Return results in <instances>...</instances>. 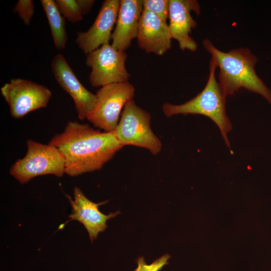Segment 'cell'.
I'll return each instance as SVG.
<instances>
[{
    "instance_id": "cell-1",
    "label": "cell",
    "mask_w": 271,
    "mask_h": 271,
    "mask_svg": "<svg viewBox=\"0 0 271 271\" xmlns=\"http://www.w3.org/2000/svg\"><path fill=\"white\" fill-rule=\"evenodd\" d=\"M48 144L63 155L65 173L71 177L101 169L123 147L113 132H102L76 121H68Z\"/></svg>"
},
{
    "instance_id": "cell-2",
    "label": "cell",
    "mask_w": 271,
    "mask_h": 271,
    "mask_svg": "<svg viewBox=\"0 0 271 271\" xmlns=\"http://www.w3.org/2000/svg\"><path fill=\"white\" fill-rule=\"evenodd\" d=\"M219 68V83L227 95H233L240 88L258 93L271 103V92L255 72L257 59L248 48H238L224 52L205 39L202 42Z\"/></svg>"
},
{
    "instance_id": "cell-3",
    "label": "cell",
    "mask_w": 271,
    "mask_h": 271,
    "mask_svg": "<svg viewBox=\"0 0 271 271\" xmlns=\"http://www.w3.org/2000/svg\"><path fill=\"white\" fill-rule=\"evenodd\" d=\"M216 68V64L211 58L209 77L203 90L195 97L182 104L174 105L169 102L164 103L163 111L167 117L179 114H192L209 117L217 125L226 145L230 150L227 134L232 129V125L226 113L227 95L215 78Z\"/></svg>"
},
{
    "instance_id": "cell-4",
    "label": "cell",
    "mask_w": 271,
    "mask_h": 271,
    "mask_svg": "<svg viewBox=\"0 0 271 271\" xmlns=\"http://www.w3.org/2000/svg\"><path fill=\"white\" fill-rule=\"evenodd\" d=\"M25 156L18 159L11 167L9 173L20 184L28 183L33 178L51 174L61 177L65 173V160L55 147L32 140L27 141Z\"/></svg>"
},
{
    "instance_id": "cell-5",
    "label": "cell",
    "mask_w": 271,
    "mask_h": 271,
    "mask_svg": "<svg viewBox=\"0 0 271 271\" xmlns=\"http://www.w3.org/2000/svg\"><path fill=\"white\" fill-rule=\"evenodd\" d=\"M151 119L149 113L138 106L133 98L130 99L125 103L117 126L112 132L123 147L132 145L145 148L156 156L162 145L151 128Z\"/></svg>"
},
{
    "instance_id": "cell-6",
    "label": "cell",
    "mask_w": 271,
    "mask_h": 271,
    "mask_svg": "<svg viewBox=\"0 0 271 271\" xmlns=\"http://www.w3.org/2000/svg\"><path fill=\"white\" fill-rule=\"evenodd\" d=\"M134 91V87L128 81L101 87L96 93L98 99L97 106L86 119L105 132L113 131L123 107L127 100L133 98Z\"/></svg>"
},
{
    "instance_id": "cell-7",
    "label": "cell",
    "mask_w": 271,
    "mask_h": 271,
    "mask_svg": "<svg viewBox=\"0 0 271 271\" xmlns=\"http://www.w3.org/2000/svg\"><path fill=\"white\" fill-rule=\"evenodd\" d=\"M127 56L124 51L117 50L109 43L87 54L85 64L91 68V85L98 87L127 81L130 75L125 67Z\"/></svg>"
},
{
    "instance_id": "cell-8",
    "label": "cell",
    "mask_w": 271,
    "mask_h": 271,
    "mask_svg": "<svg viewBox=\"0 0 271 271\" xmlns=\"http://www.w3.org/2000/svg\"><path fill=\"white\" fill-rule=\"evenodd\" d=\"M1 91L11 116L16 119L46 107L52 97L51 90L46 86L21 78L12 79L1 88Z\"/></svg>"
},
{
    "instance_id": "cell-9",
    "label": "cell",
    "mask_w": 271,
    "mask_h": 271,
    "mask_svg": "<svg viewBox=\"0 0 271 271\" xmlns=\"http://www.w3.org/2000/svg\"><path fill=\"white\" fill-rule=\"evenodd\" d=\"M51 67L57 83L73 99L79 119H86L97 106L98 99L96 94L89 91L80 83L62 54L54 57Z\"/></svg>"
},
{
    "instance_id": "cell-10",
    "label": "cell",
    "mask_w": 271,
    "mask_h": 271,
    "mask_svg": "<svg viewBox=\"0 0 271 271\" xmlns=\"http://www.w3.org/2000/svg\"><path fill=\"white\" fill-rule=\"evenodd\" d=\"M119 0H105L93 24L86 32H79L75 40L78 47L86 55L108 44L118 17Z\"/></svg>"
},
{
    "instance_id": "cell-11",
    "label": "cell",
    "mask_w": 271,
    "mask_h": 271,
    "mask_svg": "<svg viewBox=\"0 0 271 271\" xmlns=\"http://www.w3.org/2000/svg\"><path fill=\"white\" fill-rule=\"evenodd\" d=\"M193 11L200 13V6L196 0H169V29L172 39L176 40L182 51H195L197 44L190 36L197 22L191 15Z\"/></svg>"
},
{
    "instance_id": "cell-12",
    "label": "cell",
    "mask_w": 271,
    "mask_h": 271,
    "mask_svg": "<svg viewBox=\"0 0 271 271\" xmlns=\"http://www.w3.org/2000/svg\"><path fill=\"white\" fill-rule=\"evenodd\" d=\"M73 195L74 200L65 194L72 207V213L69 216L70 219L67 222L76 220L82 223L87 230L92 242L97 237L99 233L103 232L107 228V221L115 217L120 212H110L108 215L103 214L99 210L98 207L108 201L94 203L88 199L77 187L74 188Z\"/></svg>"
},
{
    "instance_id": "cell-13",
    "label": "cell",
    "mask_w": 271,
    "mask_h": 271,
    "mask_svg": "<svg viewBox=\"0 0 271 271\" xmlns=\"http://www.w3.org/2000/svg\"><path fill=\"white\" fill-rule=\"evenodd\" d=\"M139 47L146 53L160 56L171 46L169 25L156 14L143 10L137 34Z\"/></svg>"
},
{
    "instance_id": "cell-14",
    "label": "cell",
    "mask_w": 271,
    "mask_h": 271,
    "mask_svg": "<svg viewBox=\"0 0 271 271\" xmlns=\"http://www.w3.org/2000/svg\"><path fill=\"white\" fill-rule=\"evenodd\" d=\"M143 11L142 0H121L115 27L112 33L111 45L117 50L127 49L137 38Z\"/></svg>"
},
{
    "instance_id": "cell-15",
    "label": "cell",
    "mask_w": 271,
    "mask_h": 271,
    "mask_svg": "<svg viewBox=\"0 0 271 271\" xmlns=\"http://www.w3.org/2000/svg\"><path fill=\"white\" fill-rule=\"evenodd\" d=\"M41 3L48 20L55 47L62 50L67 40L65 19L58 10L55 1L41 0Z\"/></svg>"
},
{
    "instance_id": "cell-16",
    "label": "cell",
    "mask_w": 271,
    "mask_h": 271,
    "mask_svg": "<svg viewBox=\"0 0 271 271\" xmlns=\"http://www.w3.org/2000/svg\"><path fill=\"white\" fill-rule=\"evenodd\" d=\"M55 3L62 17L70 23H78L83 19L76 0H56Z\"/></svg>"
},
{
    "instance_id": "cell-17",
    "label": "cell",
    "mask_w": 271,
    "mask_h": 271,
    "mask_svg": "<svg viewBox=\"0 0 271 271\" xmlns=\"http://www.w3.org/2000/svg\"><path fill=\"white\" fill-rule=\"evenodd\" d=\"M143 10L150 11L167 22L169 19V0H143Z\"/></svg>"
},
{
    "instance_id": "cell-18",
    "label": "cell",
    "mask_w": 271,
    "mask_h": 271,
    "mask_svg": "<svg viewBox=\"0 0 271 271\" xmlns=\"http://www.w3.org/2000/svg\"><path fill=\"white\" fill-rule=\"evenodd\" d=\"M34 9L35 6L32 1L19 0L13 9V12L17 13L25 25L29 26L34 13Z\"/></svg>"
},
{
    "instance_id": "cell-19",
    "label": "cell",
    "mask_w": 271,
    "mask_h": 271,
    "mask_svg": "<svg viewBox=\"0 0 271 271\" xmlns=\"http://www.w3.org/2000/svg\"><path fill=\"white\" fill-rule=\"evenodd\" d=\"M170 258V255L166 253L154 260L151 264H148L143 256L139 257L137 259L138 267L134 271H160L163 266L169 263L168 260Z\"/></svg>"
},
{
    "instance_id": "cell-20",
    "label": "cell",
    "mask_w": 271,
    "mask_h": 271,
    "mask_svg": "<svg viewBox=\"0 0 271 271\" xmlns=\"http://www.w3.org/2000/svg\"><path fill=\"white\" fill-rule=\"evenodd\" d=\"M76 2L82 15L88 14L95 1L94 0H76Z\"/></svg>"
}]
</instances>
